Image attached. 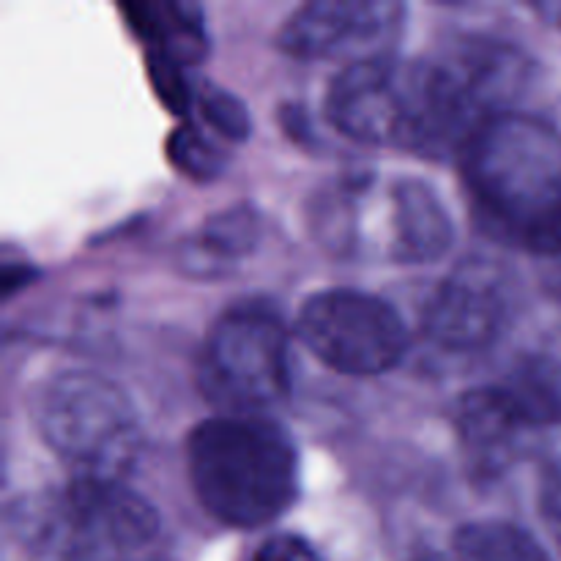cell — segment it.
<instances>
[{
	"mask_svg": "<svg viewBox=\"0 0 561 561\" xmlns=\"http://www.w3.org/2000/svg\"><path fill=\"white\" fill-rule=\"evenodd\" d=\"M526 77L524 55L504 44L460 42L447 53L351 64L327 91V118L362 146L442 159L510 102Z\"/></svg>",
	"mask_w": 561,
	"mask_h": 561,
	"instance_id": "1",
	"label": "cell"
},
{
	"mask_svg": "<svg viewBox=\"0 0 561 561\" xmlns=\"http://www.w3.org/2000/svg\"><path fill=\"white\" fill-rule=\"evenodd\" d=\"M482 225L507 244L561 257V131L537 115H493L458 153Z\"/></svg>",
	"mask_w": 561,
	"mask_h": 561,
	"instance_id": "2",
	"label": "cell"
},
{
	"mask_svg": "<svg viewBox=\"0 0 561 561\" xmlns=\"http://www.w3.org/2000/svg\"><path fill=\"white\" fill-rule=\"evenodd\" d=\"M186 471L203 510L230 529L274 524L299 499V453L263 414H217L186 438Z\"/></svg>",
	"mask_w": 561,
	"mask_h": 561,
	"instance_id": "3",
	"label": "cell"
},
{
	"mask_svg": "<svg viewBox=\"0 0 561 561\" xmlns=\"http://www.w3.org/2000/svg\"><path fill=\"white\" fill-rule=\"evenodd\" d=\"M16 542L36 561H148L162 520L126 482L77 480L16 499Z\"/></svg>",
	"mask_w": 561,
	"mask_h": 561,
	"instance_id": "4",
	"label": "cell"
},
{
	"mask_svg": "<svg viewBox=\"0 0 561 561\" xmlns=\"http://www.w3.org/2000/svg\"><path fill=\"white\" fill-rule=\"evenodd\" d=\"M42 442L77 480L124 482L142 455L140 416L124 389L91 370L44 378L31 398Z\"/></svg>",
	"mask_w": 561,
	"mask_h": 561,
	"instance_id": "5",
	"label": "cell"
},
{
	"mask_svg": "<svg viewBox=\"0 0 561 561\" xmlns=\"http://www.w3.org/2000/svg\"><path fill=\"white\" fill-rule=\"evenodd\" d=\"M197 387L219 414H263L290 392L285 321L263 301L225 310L197 356Z\"/></svg>",
	"mask_w": 561,
	"mask_h": 561,
	"instance_id": "6",
	"label": "cell"
},
{
	"mask_svg": "<svg viewBox=\"0 0 561 561\" xmlns=\"http://www.w3.org/2000/svg\"><path fill=\"white\" fill-rule=\"evenodd\" d=\"M299 340L340 376H383L405 359L411 334L400 312L359 290H323L301 305Z\"/></svg>",
	"mask_w": 561,
	"mask_h": 561,
	"instance_id": "7",
	"label": "cell"
},
{
	"mask_svg": "<svg viewBox=\"0 0 561 561\" xmlns=\"http://www.w3.org/2000/svg\"><path fill=\"white\" fill-rule=\"evenodd\" d=\"M398 0H312L299 5L277 33V49L299 60L381 58L403 27Z\"/></svg>",
	"mask_w": 561,
	"mask_h": 561,
	"instance_id": "8",
	"label": "cell"
},
{
	"mask_svg": "<svg viewBox=\"0 0 561 561\" xmlns=\"http://www.w3.org/2000/svg\"><path fill=\"white\" fill-rule=\"evenodd\" d=\"M507 321V288L488 261L449 272L425 310V334L444 351H482Z\"/></svg>",
	"mask_w": 561,
	"mask_h": 561,
	"instance_id": "9",
	"label": "cell"
},
{
	"mask_svg": "<svg viewBox=\"0 0 561 561\" xmlns=\"http://www.w3.org/2000/svg\"><path fill=\"white\" fill-rule=\"evenodd\" d=\"M455 427L471 471L480 480H496L524 453L540 422L510 387H485L463 394Z\"/></svg>",
	"mask_w": 561,
	"mask_h": 561,
	"instance_id": "10",
	"label": "cell"
},
{
	"mask_svg": "<svg viewBox=\"0 0 561 561\" xmlns=\"http://www.w3.org/2000/svg\"><path fill=\"white\" fill-rule=\"evenodd\" d=\"M455 225L431 184L394 179L387 186L383 208V257L403 266H425L449 252Z\"/></svg>",
	"mask_w": 561,
	"mask_h": 561,
	"instance_id": "11",
	"label": "cell"
},
{
	"mask_svg": "<svg viewBox=\"0 0 561 561\" xmlns=\"http://www.w3.org/2000/svg\"><path fill=\"white\" fill-rule=\"evenodd\" d=\"M263 233L261 214L247 203L214 214L175 252V266L195 279L228 277L257 247Z\"/></svg>",
	"mask_w": 561,
	"mask_h": 561,
	"instance_id": "12",
	"label": "cell"
},
{
	"mask_svg": "<svg viewBox=\"0 0 561 561\" xmlns=\"http://www.w3.org/2000/svg\"><path fill=\"white\" fill-rule=\"evenodd\" d=\"M126 25L137 33L148 53L168 55L181 66H195L206 58L208 36L203 9L197 3H131L121 5Z\"/></svg>",
	"mask_w": 561,
	"mask_h": 561,
	"instance_id": "13",
	"label": "cell"
},
{
	"mask_svg": "<svg viewBox=\"0 0 561 561\" xmlns=\"http://www.w3.org/2000/svg\"><path fill=\"white\" fill-rule=\"evenodd\" d=\"M453 561H551L546 548L510 520H474L455 531Z\"/></svg>",
	"mask_w": 561,
	"mask_h": 561,
	"instance_id": "14",
	"label": "cell"
},
{
	"mask_svg": "<svg viewBox=\"0 0 561 561\" xmlns=\"http://www.w3.org/2000/svg\"><path fill=\"white\" fill-rule=\"evenodd\" d=\"M168 159L175 170L195 181H211L222 175L225 164H228V153L208 140L206 131L197 124L184 121L175 126L168 137Z\"/></svg>",
	"mask_w": 561,
	"mask_h": 561,
	"instance_id": "15",
	"label": "cell"
},
{
	"mask_svg": "<svg viewBox=\"0 0 561 561\" xmlns=\"http://www.w3.org/2000/svg\"><path fill=\"white\" fill-rule=\"evenodd\" d=\"M192 110H197L203 118V124L211 126L219 137L230 142H244L252 131V121L247 107L241 104V99H236L233 93L225 91V88L211 85L206 80L195 82V102Z\"/></svg>",
	"mask_w": 561,
	"mask_h": 561,
	"instance_id": "16",
	"label": "cell"
},
{
	"mask_svg": "<svg viewBox=\"0 0 561 561\" xmlns=\"http://www.w3.org/2000/svg\"><path fill=\"white\" fill-rule=\"evenodd\" d=\"M540 515L561 551V458L546 469L540 482Z\"/></svg>",
	"mask_w": 561,
	"mask_h": 561,
	"instance_id": "17",
	"label": "cell"
},
{
	"mask_svg": "<svg viewBox=\"0 0 561 561\" xmlns=\"http://www.w3.org/2000/svg\"><path fill=\"white\" fill-rule=\"evenodd\" d=\"M252 561H327L299 535H274L257 548Z\"/></svg>",
	"mask_w": 561,
	"mask_h": 561,
	"instance_id": "18",
	"label": "cell"
},
{
	"mask_svg": "<svg viewBox=\"0 0 561 561\" xmlns=\"http://www.w3.org/2000/svg\"><path fill=\"white\" fill-rule=\"evenodd\" d=\"M535 11L546 22H551V25L561 27V3H559V0H551V3H537Z\"/></svg>",
	"mask_w": 561,
	"mask_h": 561,
	"instance_id": "19",
	"label": "cell"
},
{
	"mask_svg": "<svg viewBox=\"0 0 561 561\" xmlns=\"http://www.w3.org/2000/svg\"><path fill=\"white\" fill-rule=\"evenodd\" d=\"M416 561H449V559H442V557H425V559H416Z\"/></svg>",
	"mask_w": 561,
	"mask_h": 561,
	"instance_id": "20",
	"label": "cell"
}]
</instances>
